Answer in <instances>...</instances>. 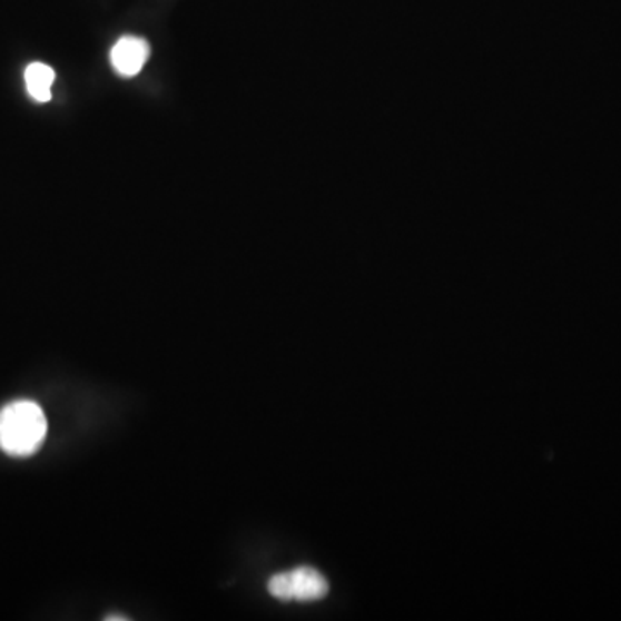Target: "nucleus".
Masks as SVG:
<instances>
[{"label": "nucleus", "mask_w": 621, "mask_h": 621, "mask_svg": "<svg viewBox=\"0 0 621 621\" xmlns=\"http://www.w3.org/2000/svg\"><path fill=\"white\" fill-rule=\"evenodd\" d=\"M47 418L33 401H14L0 410V448L12 457H28L42 447Z\"/></svg>", "instance_id": "1"}, {"label": "nucleus", "mask_w": 621, "mask_h": 621, "mask_svg": "<svg viewBox=\"0 0 621 621\" xmlns=\"http://www.w3.org/2000/svg\"><path fill=\"white\" fill-rule=\"evenodd\" d=\"M268 591L278 601L313 602L328 594V582L315 568L300 566L292 572L273 575Z\"/></svg>", "instance_id": "2"}, {"label": "nucleus", "mask_w": 621, "mask_h": 621, "mask_svg": "<svg viewBox=\"0 0 621 621\" xmlns=\"http://www.w3.org/2000/svg\"><path fill=\"white\" fill-rule=\"evenodd\" d=\"M149 55V43L146 40L138 37H124L112 47L111 62L118 75L131 78L142 71Z\"/></svg>", "instance_id": "3"}, {"label": "nucleus", "mask_w": 621, "mask_h": 621, "mask_svg": "<svg viewBox=\"0 0 621 621\" xmlns=\"http://www.w3.org/2000/svg\"><path fill=\"white\" fill-rule=\"evenodd\" d=\"M55 69L43 62H31L24 71V81H27L28 93L33 97L37 102H49L52 99V83H55Z\"/></svg>", "instance_id": "4"}, {"label": "nucleus", "mask_w": 621, "mask_h": 621, "mask_svg": "<svg viewBox=\"0 0 621 621\" xmlns=\"http://www.w3.org/2000/svg\"><path fill=\"white\" fill-rule=\"evenodd\" d=\"M106 620H128L127 617H111V614H109V617H106Z\"/></svg>", "instance_id": "5"}]
</instances>
